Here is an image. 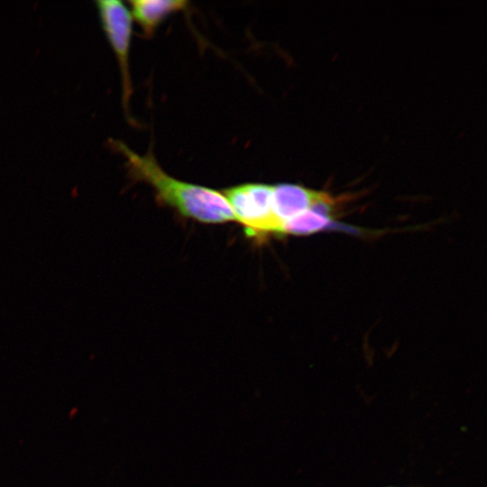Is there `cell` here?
<instances>
[{"instance_id":"6","label":"cell","mask_w":487,"mask_h":487,"mask_svg":"<svg viewBox=\"0 0 487 487\" xmlns=\"http://www.w3.org/2000/svg\"><path fill=\"white\" fill-rule=\"evenodd\" d=\"M335 200L329 196L312 208L285 222L280 235H306L328 229L333 225Z\"/></svg>"},{"instance_id":"7","label":"cell","mask_w":487,"mask_h":487,"mask_svg":"<svg viewBox=\"0 0 487 487\" xmlns=\"http://www.w3.org/2000/svg\"><path fill=\"white\" fill-rule=\"evenodd\" d=\"M390 487H394V486H390Z\"/></svg>"},{"instance_id":"3","label":"cell","mask_w":487,"mask_h":487,"mask_svg":"<svg viewBox=\"0 0 487 487\" xmlns=\"http://www.w3.org/2000/svg\"><path fill=\"white\" fill-rule=\"evenodd\" d=\"M102 28L118 61L123 90V105L129 115V101L133 93L129 69V52L133 32L130 9L122 1L100 0L96 2Z\"/></svg>"},{"instance_id":"1","label":"cell","mask_w":487,"mask_h":487,"mask_svg":"<svg viewBox=\"0 0 487 487\" xmlns=\"http://www.w3.org/2000/svg\"><path fill=\"white\" fill-rule=\"evenodd\" d=\"M110 142L126 160L129 177L150 185L163 205L182 216L205 224L235 221L222 192L171 177L162 170L151 152L140 155L121 141L111 140Z\"/></svg>"},{"instance_id":"5","label":"cell","mask_w":487,"mask_h":487,"mask_svg":"<svg viewBox=\"0 0 487 487\" xmlns=\"http://www.w3.org/2000/svg\"><path fill=\"white\" fill-rule=\"evenodd\" d=\"M132 18L146 36L153 34L158 26L170 14L186 7L182 0H133L129 1Z\"/></svg>"},{"instance_id":"2","label":"cell","mask_w":487,"mask_h":487,"mask_svg":"<svg viewBox=\"0 0 487 487\" xmlns=\"http://www.w3.org/2000/svg\"><path fill=\"white\" fill-rule=\"evenodd\" d=\"M222 193L248 237L263 241L280 235V224L272 208V185L244 183Z\"/></svg>"},{"instance_id":"4","label":"cell","mask_w":487,"mask_h":487,"mask_svg":"<svg viewBox=\"0 0 487 487\" xmlns=\"http://www.w3.org/2000/svg\"><path fill=\"white\" fill-rule=\"evenodd\" d=\"M329 195L301 185L281 183L272 186L273 212L282 225L292 217L312 208Z\"/></svg>"}]
</instances>
